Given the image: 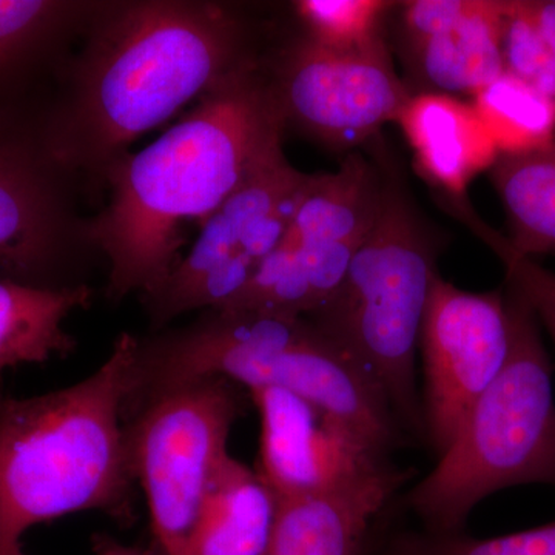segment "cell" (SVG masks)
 Instances as JSON below:
<instances>
[{
  "label": "cell",
  "mask_w": 555,
  "mask_h": 555,
  "mask_svg": "<svg viewBox=\"0 0 555 555\" xmlns=\"http://www.w3.org/2000/svg\"><path fill=\"white\" fill-rule=\"evenodd\" d=\"M392 7L382 0H299L295 11L306 38L326 49L350 51L382 39L379 24Z\"/></svg>",
  "instance_id": "cell-24"
},
{
  "label": "cell",
  "mask_w": 555,
  "mask_h": 555,
  "mask_svg": "<svg viewBox=\"0 0 555 555\" xmlns=\"http://www.w3.org/2000/svg\"><path fill=\"white\" fill-rule=\"evenodd\" d=\"M509 356L438 463L406 496L430 532H460L474 507L517 485L555 486L553 363L528 301L506 284Z\"/></svg>",
  "instance_id": "cell-5"
},
{
  "label": "cell",
  "mask_w": 555,
  "mask_h": 555,
  "mask_svg": "<svg viewBox=\"0 0 555 555\" xmlns=\"http://www.w3.org/2000/svg\"><path fill=\"white\" fill-rule=\"evenodd\" d=\"M509 347L505 292L463 291L438 273L418 347L425 372L426 441L437 456L447 451L469 409L502 372Z\"/></svg>",
  "instance_id": "cell-11"
},
{
  "label": "cell",
  "mask_w": 555,
  "mask_h": 555,
  "mask_svg": "<svg viewBox=\"0 0 555 555\" xmlns=\"http://www.w3.org/2000/svg\"><path fill=\"white\" fill-rule=\"evenodd\" d=\"M91 299L89 284L40 288L0 280V372L72 353L76 341L65 323Z\"/></svg>",
  "instance_id": "cell-19"
},
{
  "label": "cell",
  "mask_w": 555,
  "mask_h": 555,
  "mask_svg": "<svg viewBox=\"0 0 555 555\" xmlns=\"http://www.w3.org/2000/svg\"><path fill=\"white\" fill-rule=\"evenodd\" d=\"M283 116L268 72L244 65L207 91L177 126L109 164L108 204L89 238L108 262L107 297L120 301L166 280L184 229L203 224L248 179L283 155Z\"/></svg>",
  "instance_id": "cell-2"
},
{
  "label": "cell",
  "mask_w": 555,
  "mask_h": 555,
  "mask_svg": "<svg viewBox=\"0 0 555 555\" xmlns=\"http://www.w3.org/2000/svg\"><path fill=\"white\" fill-rule=\"evenodd\" d=\"M94 555H150L138 547L124 545L108 535H96L93 542Z\"/></svg>",
  "instance_id": "cell-29"
},
{
  "label": "cell",
  "mask_w": 555,
  "mask_h": 555,
  "mask_svg": "<svg viewBox=\"0 0 555 555\" xmlns=\"http://www.w3.org/2000/svg\"><path fill=\"white\" fill-rule=\"evenodd\" d=\"M40 113L0 105V280L40 288L80 286L89 219L76 207L78 175L51 156Z\"/></svg>",
  "instance_id": "cell-8"
},
{
  "label": "cell",
  "mask_w": 555,
  "mask_h": 555,
  "mask_svg": "<svg viewBox=\"0 0 555 555\" xmlns=\"http://www.w3.org/2000/svg\"><path fill=\"white\" fill-rule=\"evenodd\" d=\"M96 2L0 0V89L54 56L82 31Z\"/></svg>",
  "instance_id": "cell-21"
},
{
  "label": "cell",
  "mask_w": 555,
  "mask_h": 555,
  "mask_svg": "<svg viewBox=\"0 0 555 555\" xmlns=\"http://www.w3.org/2000/svg\"><path fill=\"white\" fill-rule=\"evenodd\" d=\"M454 215L494 250L505 268L507 286L516 288L528 301L555 345V273L542 268L535 259L517 254L502 233L480 221L466 201L454 204Z\"/></svg>",
  "instance_id": "cell-26"
},
{
  "label": "cell",
  "mask_w": 555,
  "mask_h": 555,
  "mask_svg": "<svg viewBox=\"0 0 555 555\" xmlns=\"http://www.w3.org/2000/svg\"><path fill=\"white\" fill-rule=\"evenodd\" d=\"M367 555H555V521L489 539L463 531H398L377 542L372 537Z\"/></svg>",
  "instance_id": "cell-23"
},
{
  "label": "cell",
  "mask_w": 555,
  "mask_h": 555,
  "mask_svg": "<svg viewBox=\"0 0 555 555\" xmlns=\"http://www.w3.org/2000/svg\"><path fill=\"white\" fill-rule=\"evenodd\" d=\"M485 0H414L404 3L403 27L408 43L451 30L483 7Z\"/></svg>",
  "instance_id": "cell-27"
},
{
  "label": "cell",
  "mask_w": 555,
  "mask_h": 555,
  "mask_svg": "<svg viewBox=\"0 0 555 555\" xmlns=\"http://www.w3.org/2000/svg\"><path fill=\"white\" fill-rule=\"evenodd\" d=\"M278 500L257 470L232 454L219 460L201 505L195 555H264Z\"/></svg>",
  "instance_id": "cell-17"
},
{
  "label": "cell",
  "mask_w": 555,
  "mask_h": 555,
  "mask_svg": "<svg viewBox=\"0 0 555 555\" xmlns=\"http://www.w3.org/2000/svg\"><path fill=\"white\" fill-rule=\"evenodd\" d=\"M397 122L414 150L423 177L451 201L466 199L470 182L500 158L473 102L418 91Z\"/></svg>",
  "instance_id": "cell-14"
},
{
  "label": "cell",
  "mask_w": 555,
  "mask_h": 555,
  "mask_svg": "<svg viewBox=\"0 0 555 555\" xmlns=\"http://www.w3.org/2000/svg\"><path fill=\"white\" fill-rule=\"evenodd\" d=\"M360 246L280 243L238 297L215 310L308 318L337 292Z\"/></svg>",
  "instance_id": "cell-15"
},
{
  "label": "cell",
  "mask_w": 555,
  "mask_h": 555,
  "mask_svg": "<svg viewBox=\"0 0 555 555\" xmlns=\"http://www.w3.org/2000/svg\"><path fill=\"white\" fill-rule=\"evenodd\" d=\"M268 76L284 126L335 150L357 147L397 122L414 94L383 38L339 51L302 36L281 50Z\"/></svg>",
  "instance_id": "cell-10"
},
{
  "label": "cell",
  "mask_w": 555,
  "mask_h": 555,
  "mask_svg": "<svg viewBox=\"0 0 555 555\" xmlns=\"http://www.w3.org/2000/svg\"><path fill=\"white\" fill-rule=\"evenodd\" d=\"M505 72L555 102V57L532 2H505L502 24Z\"/></svg>",
  "instance_id": "cell-25"
},
{
  "label": "cell",
  "mask_w": 555,
  "mask_h": 555,
  "mask_svg": "<svg viewBox=\"0 0 555 555\" xmlns=\"http://www.w3.org/2000/svg\"><path fill=\"white\" fill-rule=\"evenodd\" d=\"M80 35L39 118L51 156L80 178L100 179L131 142L258 60L246 20L208 0L96 2Z\"/></svg>",
  "instance_id": "cell-1"
},
{
  "label": "cell",
  "mask_w": 555,
  "mask_h": 555,
  "mask_svg": "<svg viewBox=\"0 0 555 555\" xmlns=\"http://www.w3.org/2000/svg\"><path fill=\"white\" fill-rule=\"evenodd\" d=\"M309 175L280 155L201 224L163 283L139 295L153 331L179 315L229 306L283 240Z\"/></svg>",
  "instance_id": "cell-9"
},
{
  "label": "cell",
  "mask_w": 555,
  "mask_h": 555,
  "mask_svg": "<svg viewBox=\"0 0 555 555\" xmlns=\"http://www.w3.org/2000/svg\"><path fill=\"white\" fill-rule=\"evenodd\" d=\"M246 396L229 379L204 378L155 398L126 420L131 465L159 555H195L208 481L229 454Z\"/></svg>",
  "instance_id": "cell-7"
},
{
  "label": "cell",
  "mask_w": 555,
  "mask_h": 555,
  "mask_svg": "<svg viewBox=\"0 0 555 555\" xmlns=\"http://www.w3.org/2000/svg\"><path fill=\"white\" fill-rule=\"evenodd\" d=\"M503 13L505 2L485 0L478 13L451 30L408 43L411 67L425 91L474 98L505 75Z\"/></svg>",
  "instance_id": "cell-18"
},
{
  "label": "cell",
  "mask_w": 555,
  "mask_h": 555,
  "mask_svg": "<svg viewBox=\"0 0 555 555\" xmlns=\"http://www.w3.org/2000/svg\"><path fill=\"white\" fill-rule=\"evenodd\" d=\"M386 179L360 153H350L334 173L309 175L281 243L361 244L375 222Z\"/></svg>",
  "instance_id": "cell-16"
},
{
  "label": "cell",
  "mask_w": 555,
  "mask_h": 555,
  "mask_svg": "<svg viewBox=\"0 0 555 555\" xmlns=\"http://www.w3.org/2000/svg\"><path fill=\"white\" fill-rule=\"evenodd\" d=\"M532 10L555 57V2H532Z\"/></svg>",
  "instance_id": "cell-28"
},
{
  "label": "cell",
  "mask_w": 555,
  "mask_h": 555,
  "mask_svg": "<svg viewBox=\"0 0 555 555\" xmlns=\"http://www.w3.org/2000/svg\"><path fill=\"white\" fill-rule=\"evenodd\" d=\"M138 337L120 334L104 363L75 385L0 400V554L33 526L100 511L134 516L137 478L124 408Z\"/></svg>",
  "instance_id": "cell-3"
},
{
  "label": "cell",
  "mask_w": 555,
  "mask_h": 555,
  "mask_svg": "<svg viewBox=\"0 0 555 555\" xmlns=\"http://www.w3.org/2000/svg\"><path fill=\"white\" fill-rule=\"evenodd\" d=\"M437 248L406 193L386 179L377 222L358 247L345 280L308 317L363 369L385 396L404 434L426 440L416 353Z\"/></svg>",
  "instance_id": "cell-6"
},
{
  "label": "cell",
  "mask_w": 555,
  "mask_h": 555,
  "mask_svg": "<svg viewBox=\"0 0 555 555\" xmlns=\"http://www.w3.org/2000/svg\"><path fill=\"white\" fill-rule=\"evenodd\" d=\"M204 378L229 379L247 393L286 390L346 420L390 452L404 440L378 386L308 318L204 310L184 327L138 338L124 414Z\"/></svg>",
  "instance_id": "cell-4"
},
{
  "label": "cell",
  "mask_w": 555,
  "mask_h": 555,
  "mask_svg": "<svg viewBox=\"0 0 555 555\" xmlns=\"http://www.w3.org/2000/svg\"><path fill=\"white\" fill-rule=\"evenodd\" d=\"M470 102L500 156L537 152L555 141V102L507 73Z\"/></svg>",
  "instance_id": "cell-22"
},
{
  "label": "cell",
  "mask_w": 555,
  "mask_h": 555,
  "mask_svg": "<svg viewBox=\"0 0 555 555\" xmlns=\"http://www.w3.org/2000/svg\"><path fill=\"white\" fill-rule=\"evenodd\" d=\"M248 397L261 427L255 470L276 499L339 491L392 466L374 438L294 393L258 389Z\"/></svg>",
  "instance_id": "cell-12"
},
{
  "label": "cell",
  "mask_w": 555,
  "mask_h": 555,
  "mask_svg": "<svg viewBox=\"0 0 555 555\" xmlns=\"http://www.w3.org/2000/svg\"><path fill=\"white\" fill-rule=\"evenodd\" d=\"M2 398H3V396H2V393H0V400H2Z\"/></svg>",
  "instance_id": "cell-30"
},
{
  "label": "cell",
  "mask_w": 555,
  "mask_h": 555,
  "mask_svg": "<svg viewBox=\"0 0 555 555\" xmlns=\"http://www.w3.org/2000/svg\"><path fill=\"white\" fill-rule=\"evenodd\" d=\"M507 215V243L524 257L555 255V141L537 152L500 156L489 170Z\"/></svg>",
  "instance_id": "cell-20"
},
{
  "label": "cell",
  "mask_w": 555,
  "mask_h": 555,
  "mask_svg": "<svg viewBox=\"0 0 555 555\" xmlns=\"http://www.w3.org/2000/svg\"><path fill=\"white\" fill-rule=\"evenodd\" d=\"M408 478L392 465L339 491L276 499L264 555H367L375 526Z\"/></svg>",
  "instance_id": "cell-13"
}]
</instances>
